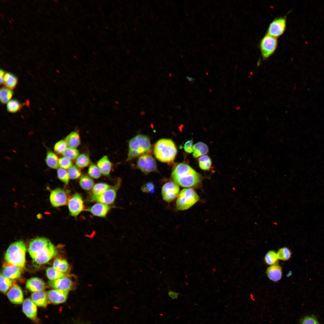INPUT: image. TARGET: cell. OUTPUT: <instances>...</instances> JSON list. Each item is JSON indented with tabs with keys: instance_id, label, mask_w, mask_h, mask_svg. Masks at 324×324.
I'll list each match as a JSON object with an SVG mask.
<instances>
[{
	"instance_id": "obj_1",
	"label": "cell",
	"mask_w": 324,
	"mask_h": 324,
	"mask_svg": "<svg viewBox=\"0 0 324 324\" xmlns=\"http://www.w3.org/2000/svg\"><path fill=\"white\" fill-rule=\"evenodd\" d=\"M28 252L33 261L38 265L46 263L57 254L53 244L48 238L43 237L31 240Z\"/></svg>"
},
{
	"instance_id": "obj_2",
	"label": "cell",
	"mask_w": 324,
	"mask_h": 324,
	"mask_svg": "<svg viewBox=\"0 0 324 324\" xmlns=\"http://www.w3.org/2000/svg\"><path fill=\"white\" fill-rule=\"evenodd\" d=\"M171 177L174 182L186 188L195 187L199 184L201 180L200 174L184 163H179L175 166Z\"/></svg>"
},
{
	"instance_id": "obj_3",
	"label": "cell",
	"mask_w": 324,
	"mask_h": 324,
	"mask_svg": "<svg viewBox=\"0 0 324 324\" xmlns=\"http://www.w3.org/2000/svg\"><path fill=\"white\" fill-rule=\"evenodd\" d=\"M26 248L24 242L19 241L12 243L4 254V259L8 263L18 267L21 270L25 267Z\"/></svg>"
},
{
	"instance_id": "obj_4",
	"label": "cell",
	"mask_w": 324,
	"mask_h": 324,
	"mask_svg": "<svg viewBox=\"0 0 324 324\" xmlns=\"http://www.w3.org/2000/svg\"><path fill=\"white\" fill-rule=\"evenodd\" d=\"M177 152L176 146L171 139H160L154 146V154L157 159L162 162L168 163L173 161Z\"/></svg>"
},
{
	"instance_id": "obj_5",
	"label": "cell",
	"mask_w": 324,
	"mask_h": 324,
	"mask_svg": "<svg viewBox=\"0 0 324 324\" xmlns=\"http://www.w3.org/2000/svg\"><path fill=\"white\" fill-rule=\"evenodd\" d=\"M129 151L127 160L146 154L151 150L150 141L146 136L139 134L131 139L129 142Z\"/></svg>"
},
{
	"instance_id": "obj_6",
	"label": "cell",
	"mask_w": 324,
	"mask_h": 324,
	"mask_svg": "<svg viewBox=\"0 0 324 324\" xmlns=\"http://www.w3.org/2000/svg\"><path fill=\"white\" fill-rule=\"evenodd\" d=\"M199 199L198 195L192 188H184L179 194L176 202V208L179 210L187 209Z\"/></svg>"
},
{
	"instance_id": "obj_7",
	"label": "cell",
	"mask_w": 324,
	"mask_h": 324,
	"mask_svg": "<svg viewBox=\"0 0 324 324\" xmlns=\"http://www.w3.org/2000/svg\"><path fill=\"white\" fill-rule=\"evenodd\" d=\"M121 183V180L119 179L114 186L111 187L102 194L98 195H91L88 199V201L97 202L107 205L112 204L115 200L117 192Z\"/></svg>"
},
{
	"instance_id": "obj_8",
	"label": "cell",
	"mask_w": 324,
	"mask_h": 324,
	"mask_svg": "<svg viewBox=\"0 0 324 324\" xmlns=\"http://www.w3.org/2000/svg\"><path fill=\"white\" fill-rule=\"evenodd\" d=\"M278 44L277 38L267 34L262 38L260 42V48L264 60H266L274 53Z\"/></svg>"
},
{
	"instance_id": "obj_9",
	"label": "cell",
	"mask_w": 324,
	"mask_h": 324,
	"mask_svg": "<svg viewBox=\"0 0 324 324\" xmlns=\"http://www.w3.org/2000/svg\"><path fill=\"white\" fill-rule=\"evenodd\" d=\"M286 22V16L275 18L270 23L266 34L276 38L280 37L285 30Z\"/></svg>"
},
{
	"instance_id": "obj_10",
	"label": "cell",
	"mask_w": 324,
	"mask_h": 324,
	"mask_svg": "<svg viewBox=\"0 0 324 324\" xmlns=\"http://www.w3.org/2000/svg\"><path fill=\"white\" fill-rule=\"evenodd\" d=\"M137 164L140 170L146 174L156 171L157 170L155 159L152 155L148 154L139 156Z\"/></svg>"
},
{
	"instance_id": "obj_11",
	"label": "cell",
	"mask_w": 324,
	"mask_h": 324,
	"mask_svg": "<svg viewBox=\"0 0 324 324\" xmlns=\"http://www.w3.org/2000/svg\"><path fill=\"white\" fill-rule=\"evenodd\" d=\"M67 204L70 214L73 217L77 216L85 210L82 197L77 193H75L68 199Z\"/></svg>"
},
{
	"instance_id": "obj_12",
	"label": "cell",
	"mask_w": 324,
	"mask_h": 324,
	"mask_svg": "<svg viewBox=\"0 0 324 324\" xmlns=\"http://www.w3.org/2000/svg\"><path fill=\"white\" fill-rule=\"evenodd\" d=\"M179 192V186L174 182H170L166 183L161 189L163 199L167 202L173 201L177 196Z\"/></svg>"
},
{
	"instance_id": "obj_13",
	"label": "cell",
	"mask_w": 324,
	"mask_h": 324,
	"mask_svg": "<svg viewBox=\"0 0 324 324\" xmlns=\"http://www.w3.org/2000/svg\"><path fill=\"white\" fill-rule=\"evenodd\" d=\"M68 195L64 189L59 188L53 190L51 192L50 200L52 206L58 207L66 205L68 200Z\"/></svg>"
},
{
	"instance_id": "obj_14",
	"label": "cell",
	"mask_w": 324,
	"mask_h": 324,
	"mask_svg": "<svg viewBox=\"0 0 324 324\" xmlns=\"http://www.w3.org/2000/svg\"><path fill=\"white\" fill-rule=\"evenodd\" d=\"M47 284L49 286L55 289L68 291L71 289L73 286L72 280L65 276L57 279L50 280Z\"/></svg>"
},
{
	"instance_id": "obj_15",
	"label": "cell",
	"mask_w": 324,
	"mask_h": 324,
	"mask_svg": "<svg viewBox=\"0 0 324 324\" xmlns=\"http://www.w3.org/2000/svg\"><path fill=\"white\" fill-rule=\"evenodd\" d=\"M68 291L54 289L47 292L49 301L55 304L62 303L67 300Z\"/></svg>"
},
{
	"instance_id": "obj_16",
	"label": "cell",
	"mask_w": 324,
	"mask_h": 324,
	"mask_svg": "<svg viewBox=\"0 0 324 324\" xmlns=\"http://www.w3.org/2000/svg\"><path fill=\"white\" fill-rule=\"evenodd\" d=\"M7 296L10 302L16 304H21L23 302V294L20 287L14 284L7 293Z\"/></svg>"
},
{
	"instance_id": "obj_17",
	"label": "cell",
	"mask_w": 324,
	"mask_h": 324,
	"mask_svg": "<svg viewBox=\"0 0 324 324\" xmlns=\"http://www.w3.org/2000/svg\"><path fill=\"white\" fill-rule=\"evenodd\" d=\"M111 208L109 205L98 202L84 211L90 212L94 216L103 218L106 216Z\"/></svg>"
},
{
	"instance_id": "obj_18",
	"label": "cell",
	"mask_w": 324,
	"mask_h": 324,
	"mask_svg": "<svg viewBox=\"0 0 324 324\" xmlns=\"http://www.w3.org/2000/svg\"><path fill=\"white\" fill-rule=\"evenodd\" d=\"M2 274L10 279L14 280L20 277L21 270L18 267L6 262L3 265Z\"/></svg>"
},
{
	"instance_id": "obj_19",
	"label": "cell",
	"mask_w": 324,
	"mask_h": 324,
	"mask_svg": "<svg viewBox=\"0 0 324 324\" xmlns=\"http://www.w3.org/2000/svg\"><path fill=\"white\" fill-rule=\"evenodd\" d=\"M22 310L25 315L31 320H35L37 313V305L29 298H26L23 302Z\"/></svg>"
},
{
	"instance_id": "obj_20",
	"label": "cell",
	"mask_w": 324,
	"mask_h": 324,
	"mask_svg": "<svg viewBox=\"0 0 324 324\" xmlns=\"http://www.w3.org/2000/svg\"><path fill=\"white\" fill-rule=\"evenodd\" d=\"M27 289L32 292L44 290L46 287L44 282L40 279L33 277L28 279L26 283Z\"/></svg>"
},
{
	"instance_id": "obj_21",
	"label": "cell",
	"mask_w": 324,
	"mask_h": 324,
	"mask_svg": "<svg viewBox=\"0 0 324 324\" xmlns=\"http://www.w3.org/2000/svg\"><path fill=\"white\" fill-rule=\"evenodd\" d=\"M31 298L37 305L42 307H46L49 301L47 292L44 290L33 292L31 294Z\"/></svg>"
},
{
	"instance_id": "obj_22",
	"label": "cell",
	"mask_w": 324,
	"mask_h": 324,
	"mask_svg": "<svg viewBox=\"0 0 324 324\" xmlns=\"http://www.w3.org/2000/svg\"><path fill=\"white\" fill-rule=\"evenodd\" d=\"M266 274L271 280L275 282L278 281L282 277V268L278 265L271 266L267 268Z\"/></svg>"
},
{
	"instance_id": "obj_23",
	"label": "cell",
	"mask_w": 324,
	"mask_h": 324,
	"mask_svg": "<svg viewBox=\"0 0 324 324\" xmlns=\"http://www.w3.org/2000/svg\"><path fill=\"white\" fill-rule=\"evenodd\" d=\"M97 166L99 169L101 174L107 176L110 175L112 164L106 155H104L98 160Z\"/></svg>"
},
{
	"instance_id": "obj_24",
	"label": "cell",
	"mask_w": 324,
	"mask_h": 324,
	"mask_svg": "<svg viewBox=\"0 0 324 324\" xmlns=\"http://www.w3.org/2000/svg\"><path fill=\"white\" fill-rule=\"evenodd\" d=\"M64 140L69 147L74 148L77 147L80 143V135L76 131L70 132L66 137Z\"/></svg>"
},
{
	"instance_id": "obj_25",
	"label": "cell",
	"mask_w": 324,
	"mask_h": 324,
	"mask_svg": "<svg viewBox=\"0 0 324 324\" xmlns=\"http://www.w3.org/2000/svg\"><path fill=\"white\" fill-rule=\"evenodd\" d=\"M208 151V148L206 144L199 142L194 145L193 156L195 158L201 157L206 154Z\"/></svg>"
},
{
	"instance_id": "obj_26",
	"label": "cell",
	"mask_w": 324,
	"mask_h": 324,
	"mask_svg": "<svg viewBox=\"0 0 324 324\" xmlns=\"http://www.w3.org/2000/svg\"><path fill=\"white\" fill-rule=\"evenodd\" d=\"M17 82V78L14 75L10 73H5L3 81L5 87L12 90L16 87Z\"/></svg>"
},
{
	"instance_id": "obj_27",
	"label": "cell",
	"mask_w": 324,
	"mask_h": 324,
	"mask_svg": "<svg viewBox=\"0 0 324 324\" xmlns=\"http://www.w3.org/2000/svg\"><path fill=\"white\" fill-rule=\"evenodd\" d=\"M58 160L57 156L53 152H48L46 158L47 165L50 168L57 169L59 167Z\"/></svg>"
},
{
	"instance_id": "obj_28",
	"label": "cell",
	"mask_w": 324,
	"mask_h": 324,
	"mask_svg": "<svg viewBox=\"0 0 324 324\" xmlns=\"http://www.w3.org/2000/svg\"><path fill=\"white\" fill-rule=\"evenodd\" d=\"M79 184L81 187L86 190H90L95 184L93 180L86 175H83L80 177Z\"/></svg>"
},
{
	"instance_id": "obj_29",
	"label": "cell",
	"mask_w": 324,
	"mask_h": 324,
	"mask_svg": "<svg viewBox=\"0 0 324 324\" xmlns=\"http://www.w3.org/2000/svg\"><path fill=\"white\" fill-rule=\"evenodd\" d=\"M69 267L68 263L65 260L57 258L53 261L52 267L64 273L67 272Z\"/></svg>"
},
{
	"instance_id": "obj_30",
	"label": "cell",
	"mask_w": 324,
	"mask_h": 324,
	"mask_svg": "<svg viewBox=\"0 0 324 324\" xmlns=\"http://www.w3.org/2000/svg\"><path fill=\"white\" fill-rule=\"evenodd\" d=\"M13 94L12 90L6 87L1 88L0 91V99L2 103L5 104L11 100Z\"/></svg>"
},
{
	"instance_id": "obj_31",
	"label": "cell",
	"mask_w": 324,
	"mask_h": 324,
	"mask_svg": "<svg viewBox=\"0 0 324 324\" xmlns=\"http://www.w3.org/2000/svg\"><path fill=\"white\" fill-rule=\"evenodd\" d=\"M12 285V280L4 276L2 273L0 275V290L3 293H6Z\"/></svg>"
},
{
	"instance_id": "obj_32",
	"label": "cell",
	"mask_w": 324,
	"mask_h": 324,
	"mask_svg": "<svg viewBox=\"0 0 324 324\" xmlns=\"http://www.w3.org/2000/svg\"><path fill=\"white\" fill-rule=\"evenodd\" d=\"M47 277L50 280L57 279L65 276L64 273L61 272L53 267H49L46 270Z\"/></svg>"
},
{
	"instance_id": "obj_33",
	"label": "cell",
	"mask_w": 324,
	"mask_h": 324,
	"mask_svg": "<svg viewBox=\"0 0 324 324\" xmlns=\"http://www.w3.org/2000/svg\"><path fill=\"white\" fill-rule=\"evenodd\" d=\"M111 187V186L106 183H97L94 185L92 188V195H98L101 194Z\"/></svg>"
},
{
	"instance_id": "obj_34",
	"label": "cell",
	"mask_w": 324,
	"mask_h": 324,
	"mask_svg": "<svg viewBox=\"0 0 324 324\" xmlns=\"http://www.w3.org/2000/svg\"><path fill=\"white\" fill-rule=\"evenodd\" d=\"M90 163L89 157L85 154H80L76 159V164L79 168H83L88 166Z\"/></svg>"
},
{
	"instance_id": "obj_35",
	"label": "cell",
	"mask_w": 324,
	"mask_h": 324,
	"mask_svg": "<svg viewBox=\"0 0 324 324\" xmlns=\"http://www.w3.org/2000/svg\"><path fill=\"white\" fill-rule=\"evenodd\" d=\"M264 259L266 264L272 266L276 264L278 258L277 253L274 251L270 250L266 254Z\"/></svg>"
},
{
	"instance_id": "obj_36",
	"label": "cell",
	"mask_w": 324,
	"mask_h": 324,
	"mask_svg": "<svg viewBox=\"0 0 324 324\" xmlns=\"http://www.w3.org/2000/svg\"><path fill=\"white\" fill-rule=\"evenodd\" d=\"M22 104L16 99L10 100L7 105L8 111L10 113H14L17 112L21 108Z\"/></svg>"
},
{
	"instance_id": "obj_37",
	"label": "cell",
	"mask_w": 324,
	"mask_h": 324,
	"mask_svg": "<svg viewBox=\"0 0 324 324\" xmlns=\"http://www.w3.org/2000/svg\"><path fill=\"white\" fill-rule=\"evenodd\" d=\"M199 165L202 170H209L212 165V161L210 158L208 156L204 155L200 157L199 159Z\"/></svg>"
},
{
	"instance_id": "obj_38",
	"label": "cell",
	"mask_w": 324,
	"mask_h": 324,
	"mask_svg": "<svg viewBox=\"0 0 324 324\" xmlns=\"http://www.w3.org/2000/svg\"><path fill=\"white\" fill-rule=\"evenodd\" d=\"M64 157L70 160L76 159L79 155V151L76 148L68 147L62 153Z\"/></svg>"
},
{
	"instance_id": "obj_39",
	"label": "cell",
	"mask_w": 324,
	"mask_h": 324,
	"mask_svg": "<svg viewBox=\"0 0 324 324\" xmlns=\"http://www.w3.org/2000/svg\"><path fill=\"white\" fill-rule=\"evenodd\" d=\"M278 259L283 261H287L291 257L292 253L288 248L284 247L280 248L277 253Z\"/></svg>"
},
{
	"instance_id": "obj_40",
	"label": "cell",
	"mask_w": 324,
	"mask_h": 324,
	"mask_svg": "<svg viewBox=\"0 0 324 324\" xmlns=\"http://www.w3.org/2000/svg\"><path fill=\"white\" fill-rule=\"evenodd\" d=\"M57 176L59 179L66 184H68L70 177L66 170L60 168L57 171Z\"/></svg>"
},
{
	"instance_id": "obj_41",
	"label": "cell",
	"mask_w": 324,
	"mask_h": 324,
	"mask_svg": "<svg viewBox=\"0 0 324 324\" xmlns=\"http://www.w3.org/2000/svg\"><path fill=\"white\" fill-rule=\"evenodd\" d=\"M88 172L90 176L95 179L99 178L101 174L98 166L94 164H92L90 166Z\"/></svg>"
},
{
	"instance_id": "obj_42",
	"label": "cell",
	"mask_w": 324,
	"mask_h": 324,
	"mask_svg": "<svg viewBox=\"0 0 324 324\" xmlns=\"http://www.w3.org/2000/svg\"><path fill=\"white\" fill-rule=\"evenodd\" d=\"M68 172L70 178L71 179H76L80 177L81 172L79 168L75 166H72L68 170Z\"/></svg>"
},
{
	"instance_id": "obj_43",
	"label": "cell",
	"mask_w": 324,
	"mask_h": 324,
	"mask_svg": "<svg viewBox=\"0 0 324 324\" xmlns=\"http://www.w3.org/2000/svg\"><path fill=\"white\" fill-rule=\"evenodd\" d=\"M65 140H61L57 142L54 147V151L58 154H62L67 148Z\"/></svg>"
},
{
	"instance_id": "obj_44",
	"label": "cell",
	"mask_w": 324,
	"mask_h": 324,
	"mask_svg": "<svg viewBox=\"0 0 324 324\" xmlns=\"http://www.w3.org/2000/svg\"><path fill=\"white\" fill-rule=\"evenodd\" d=\"M58 164L61 168L65 170L68 169L73 166L71 160L64 157L59 159Z\"/></svg>"
},
{
	"instance_id": "obj_45",
	"label": "cell",
	"mask_w": 324,
	"mask_h": 324,
	"mask_svg": "<svg viewBox=\"0 0 324 324\" xmlns=\"http://www.w3.org/2000/svg\"><path fill=\"white\" fill-rule=\"evenodd\" d=\"M155 187V185L152 182H148L142 186L141 189L144 192L152 193L154 192Z\"/></svg>"
},
{
	"instance_id": "obj_46",
	"label": "cell",
	"mask_w": 324,
	"mask_h": 324,
	"mask_svg": "<svg viewBox=\"0 0 324 324\" xmlns=\"http://www.w3.org/2000/svg\"><path fill=\"white\" fill-rule=\"evenodd\" d=\"M301 324H319V323L314 317L309 316L304 317L301 321Z\"/></svg>"
},
{
	"instance_id": "obj_47",
	"label": "cell",
	"mask_w": 324,
	"mask_h": 324,
	"mask_svg": "<svg viewBox=\"0 0 324 324\" xmlns=\"http://www.w3.org/2000/svg\"><path fill=\"white\" fill-rule=\"evenodd\" d=\"M193 142L192 140L187 141L184 144V148L185 151L188 153H191L193 151Z\"/></svg>"
},
{
	"instance_id": "obj_48",
	"label": "cell",
	"mask_w": 324,
	"mask_h": 324,
	"mask_svg": "<svg viewBox=\"0 0 324 324\" xmlns=\"http://www.w3.org/2000/svg\"><path fill=\"white\" fill-rule=\"evenodd\" d=\"M168 287L169 289V292H168V296L173 300L178 299L180 293L172 291L170 289L169 286H168Z\"/></svg>"
},
{
	"instance_id": "obj_49",
	"label": "cell",
	"mask_w": 324,
	"mask_h": 324,
	"mask_svg": "<svg viewBox=\"0 0 324 324\" xmlns=\"http://www.w3.org/2000/svg\"><path fill=\"white\" fill-rule=\"evenodd\" d=\"M5 73H5V72L3 70H2V69H1L0 70V84H3L4 78V76L5 75Z\"/></svg>"
},
{
	"instance_id": "obj_50",
	"label": "cell",
	"mask_w": 324,
	"mask_h": 324,
	"mask_svg": "<svg viewBox=\"0 0 324 324\" xmlns=\"http://www.w3.org/2000/svg\"><path fill=\"white\" fill-rule=\"evenodd\" d=\"M186 79L190 82H193L195 80V79L191 77L187 76Z\"/></svg>"
},
{
	"instance_id": "obj_51",
	"label": "cell",
	"mask_w": 324,
	"mask_h": 324,
	"mask_svg": "<svg viewBox=\"0 0 324 324\" xmlns=\"http://www.w3.org/2000/svg\"><path fill=\"white\" fill-rule=\"evenodd\" d=\"M145 114V112L144 111H142L141 112V115H144Z\"/></svg>"
}]
</instances>
